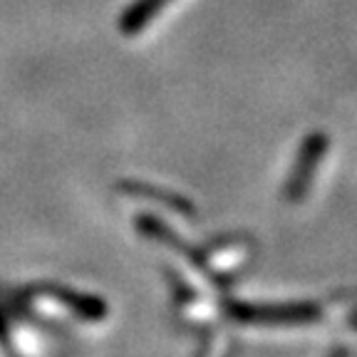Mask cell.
<instances>
[{
	"mask_svg": "<svg viewBox=\"0 0 357 357\" xmlns=\"http://www.w3.org/2000/svg\"><path fill=\"white\" fill-rule=\"evenodd\" d=\"M124 191H132V194H142V196H151L154 201H162L167 204L169 208L174 211L184 213V216H194V206H191L189 201H184L181 196H172V194H164V191H156V189H149V186H142V184H124Z\"/></svg>",
	"mask_w": 357,
	"mask_h": 357,
	"instance_id": "obj_5",
	"label": "cell"
},
{
	"mask_svg": "<svg viewBox=\"0 0 357 357\" xmlns=\"http://www.w3.org/2000/svg\"><path fill=\"white\" fill-rule=\"evenodd\" d=\"M229 315L238 323L251 325H307L318 320V307L310 305V303H288V305L231 303Z\"/></svg>",
	"mask_w": 357,
	"mask_h": 357,
	"instance_id": "obj_1",
	"label": "cell"
},
{
	"mask_svg": "<svg viewBox=\"0 0 357 357\" xmlns=\"http://www.w3.org/2000/svg\"><path fill=\"white\" fill-rule=\"evenodd\" d=\"M137 229L139 231H144L149 238H156V241H162L164 245H169V248H174V251H178V253H184L186 258H189L191 263H196V266H201V268H206V261L199 256V253L191 248V245H186L184 241H178L176 236L172 234V231L164 226L159 218H151V216H139L137 218Z\"/></svg>",
	"mask_w": 357,
	"mask_h": 357,
	"instance_id": "obj_2",
	"label": "cell"
},
{
	"mask_svg": "<svg viewBox=\"0 0 357 357\" xmlns=\"http://www.w3.org/2000/svg\"><path fill=\"white\" fill-rule=\"evenodd\" d=\"M169 0H139L132 10H127V15L122 17V30L124 33H137L156 15V10H162Z\"/></svg>",
	"mask_w": 357,
	"mask_h": 357,
	"instance_id": "obj_4",
	"label": "cell"
},
{
	"mask_svg": "<svg viewBox=\"0 0 357 357\" xmlns=\"http://www.w3.org/2000/svg\"><path fill=\"white\" fill-rule=\"evenodd\" d=\"M330 357H350V355H347L345 350H335V352H333V355H330Z\"/></svg>",
	"mask_w": 357,
	"mask_h": 357,
	"instance_id": "obj_6",
	"label": "cell"
},
{
	"mask_svg": "<svg viewBox=\"0 0 357 357\" xmlns=\"http://www.w3.org/2000/svg\"><path fill=\"white\" fill-rule=\"evenodd\" d=\"M57 296V301L65 303L75 315L84 320H102L107 315V303L102 298H95V296H82V293H73V290H52Z\"/></svg>",
	"mask_w": 357,
	"mask_h": 357,
	"instance_id": "obj_3",
	"label": "cell"
}]
</instances>
